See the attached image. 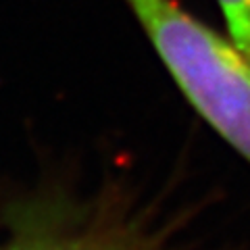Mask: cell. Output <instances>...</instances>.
Here are the masks:
<instances>
[{
    "label": "cell",
    "mask_w": 250,
    "mask_h": 250,
    "mask_svg": "<svg viewBox=\"0 0 250 250\" xmlns=\"http://www.w3.org/2000/svg\"><path fill=\"white\" fill-rule=\"evenodd\" d=\"M177 88L250 163V59L175 0H125Z\"/></svg>",
    "instance_id": "cell-1"
},
{
    "label": "cell",
    "mask_w": 250,
    "mask_h": 250,
    "mask_svg": "<svg viewBox=\"0 0 250 250\" xmlns=\"http://www.w3.org/2000/svg\"><path fill=\"white\" fill-rule=\"evenodd\" d=\"M6 250H129L115 242L96 238H62V236H25Z\"/></svg>",
    "instance_id": "cell-2"
},
{
    "label": "cell",
    "mask_w": 250,
    "mask_h": 250,
    "mask_svg": "<svg viewBox=\"0 0 250 250\" xmlns=\"http://www.w3.org/2000/svg\"><path fill=\"white\" fill-rule=\"evenodd\" d=\"M221 6L228 38L250 59V0H217Z\"/></svg>",
    "instance_id": "cell-3"
}]
</instances>
